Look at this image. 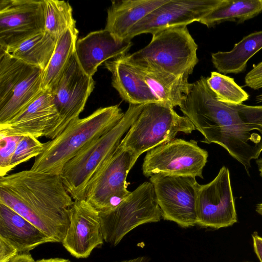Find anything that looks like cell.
<instances>
[{
	"instance_id": "cell-1",
	"label": "cell",
	"mask_w": 262,
	"mask_h": 262,
	"mask_svg": "<svg viewBox=\"0 0 262 262\" xmlns=\"http://www.w3.org/2000/svg\"><path fill=\"white\" fill-rule=\"evenodd\" d=\"M204 76L192 83L180 110L204 137L216 143L244 167L262 152V105H235L219 101Z\"/></svg>"
},
{
	"instance_id": "cell-2",
	"label": "cell",
	"mask_w": 262,
	"mask_h": 262,
	"mask_svg": "<svg viewBox=\"0 0 262 262\" xmlns=\"http://www.w3.org/2000/svg\"><path fill=\"white\" fill-rule=\"evenodd\" d=\"M74 200L60 175L31 169L0 177V203L27 220L54 243L69 228Z\"/></svg>"
},
{
	"instance_id": "cell-3",
	"label": "cell",
	"mask_w": 262,
	"mask_h": 262,
	"mask_svg": "<svg viewBox=\"0 0 262 262\" xmlns=\"http://www.w3.org/2000/svg\"><path fill=\"white\" fill-rule=\"evenodd\" d=\"M118 105L100 107L89 116L72 121L55 138L44 143L43 151L31 169L60 175L64 165L94 140L113 128L123 118Z\"/></svg>"
},
{
	"instance_id": "cell-4",
	"label": "cell",
	"mask_w": 262,
	"mask_h": 262,
	"mask_svg": "<svg viewBox=\"0 0 262 262\" xmlns=\"http://www.w3.org/2000/svg\"><path fill=\"white\" fill-rule=\"evenodd\" d=\"M144 105L129 104L123 118L113 128L84 147L64 165L60 176L74 201L84 199L89 183L119 146Z\"/></svg>"
},
{
	"instance_id": "cell-5",
	"label": "cell",
	"mask_w": 262,
	"mask_h": 262,
	"mask_svg": "<svg viewBox=\"0 0 262 262\" xmlns=\"http://www.w3.org/2000/svg\"><path fill=\"white\" fill-rule=\"evenodd\" d=\"M150 42L132 53L122 56L131 64L149 67L176 75L189 76L199 62L198 45L187 26L164 30L152 34Z\"/></svg>"
},
{
	"instance_id": "cell-6",
	"label": "cell",
	"mask_w": 262,
	"mask_h": 262,
	"mask_svg": "<svg viewBox=\"0 0 262 262\" xmlns=\"http://www.w3.org/2000/svg\"><path fill=\"white\" fill-rule=\"evenodd\" d=\"M195 128L190 120L173 108L159 103L145 104L120 145L138 159L145 151L169 141L180 133L191 134Z\"/></svg>"
},
{
	"instance_id": "cell-7",
	"label": "cell",
	"mask_w": 262,
	"mask_h": 262,
	"mask_svg": "<svg viewBox=\"0 0 262 262\" xmlns=\"http://www.w3.org/2000/svg\"><path fill=\"white\" fill-rule=\"evenodd\" d=\"M103 240L115 246L137 227L162 217L151 183L140 184L113 209L99 212Z\"/></svg>"
},
{
	"instance_id": "cell-8",
	"label": "cell",
	"mask_w": 262,
	"mask_h": 262,
	"mask_svg": "<svg viewBox=\"0 0 262 262\" xmlns=\"http://www.w3.org/2000/svg\"><path fill=\"white\" fill-rule=\"evenodd\" d=\"M208 157L196 141L174 138L147 151L142 172L146 177L160 174L203 179Z\"/></svg>"
},
{
	"instance_id": "cell-9",
	"label": "cell",
	"mask_w": 262,
	"mask_h": 262,
	"mask_svg": "<svg viewBox=\"0 0 262 262\" xmlns=\"http://www.w3.org/2000/svg\"><path fill=\"white\" fill-rule=\"evenodd\" d=\"M137 159L119 144L89 183L84 200L99 212L118 205L131 193L126 178Z\"/></svg>"
},
{
	"instance_id": "cell-10",
	"label": "cell",
	"mask_w": 262,
	"mask_h": 262,
	"mask_svg": "<svg viewBox=\"0 0 262 262\" xmlns=\"http://www.w3.org/2000/svg\"><path fill=\"white\" fill-rule=\"evenodd\" d=\"M149 181L164 220L185 228L197 225L196 198L199 184L195 178L155 174Z\"/></svg>"
},
{
	"instance_id": "cell-11",
	"label": "cell",
	"mask_w": 262,
	"mask_h": 262,
	"mask_svg": "<svg viewBox=\"0 0 262 262\" xmlns=\"http://www.w3.org/2000/svg\"><path fill=\"white\" fill-rule=\"evenodd\" d=\"M94 88L93 77L84 72L75 52L49 89L60 119L53 139L79 118Z\"/></svg>"
},
{
	"instance_id": "cell-12",
	"label": "cell",
	"mask_w": 262,
	"mask_h": 262,
	"mask_svg": "<svg viewBox=\"0 0 262 262\" xmlns=\"http://www.w3.org/2000/svg\"><path fill=\"white\" fill-rule=\"evenodd\" d=\"M197 225L218 229L237 222L229 169L222 166L215 178L199 184L196 198Z\"/></svg>"
},
{
	"instance_id": "cell-13",
	"label": "cell",
	"mask_w": 262,
	"mask_h": 262,
	"mask_svg": "<svg viewBox=\"0 0 262 262\" xmlns=\"http://www.w3.org/2000/svg\"><path fill=\"white\" fill-rule=\"evenodd\" d=\"M43 0L0 1V50L8 52L45 31Z\"/></svg>"
},
{
	"instance_id": "cell-14",
	"label": "cell",
	"mask_w": 262,
	"mask_h": 262,
	"mask_svg": "<svg viewBox=\"0 0 262 262\" xmlns=\"http://www.w3.org/2000/svg\"><path fill=\"white\" fill-rule=\"evenodd\" d=\"M222 0H168L135 25L127 40L136 36L169 28L187 26L200 20L216 7Z\"/></svg>"
},
{
	"instance_id": "cell-15",
	"label": "cell",
	"mask_w": 262,
	"mask_h": 262,
	"mask_svg": "<svg viewBox=\"0 0 262 262\" xmlns=\"http://www.w3.org/2000/svg\"><path fill=\"white\" fill-rule=\"evenodd\" d=\"M60 116L49 90H42L20 113L0 124V136H31L51 140L60 123Z\"/></svg>"
},
{
	"instance_id": "cell-16",
	"label": "cell",
	"mask_w": 262,
	"mask_h": 262,
	"mask_svg": "<svg viewBox=\"0 0 262 262\" xmlns=\"http://www.w3.org/2000/svg\"><path fill=\"white\" fill-rule=\"evenodd\" d=\"M70 219L61 243L73 256L87 258L95 248L103 244L99 212L85 200H75L70 209Z\"/></svg>"
},
{
	"instance_id": "cell-17",
	"label": "cell",
	"mask_w": 262,
	"mask_h": 262,
	"mask_svg": "<svg viewBox=\"0 0 262 262\" xmlns=\"http://www.w3.org/2000/svg\"><path fill=\"white\" fill-rule=\"evenodd\" d=\"M132 45L130 40H116L104 29L77 39L75 52L84 72L93 77L102 63L128 54Z\"/></svg>"
},
{
	"instance_id": "cell-18",
	"label": "cell",
	"mask_w": 262,
	"mask_h": 262,
	"mask_svg": "<svg viewBox=\"0 0 262 262\" xmlns=\"http://www.w3.org/2000/svg\"><path fill=\"white\" fill-rule=\"evenodd\" d=\"M0 238L18 254L29 253L38 246L54 241L14 210L0 203Z\"/></svg>"
},
{
	"instance_id": "cell-19",
	"label": "cell",
	"mask_w": 262,
	"mask_h": 262,
	"mask_svg": "<svg viewBox=\"0 0 262 262\" xmlns=\"http://www.w3.org/2000/svg\"><path fill=\"white\" fill-rule=\"evenodd\" d=\"M168 0H122L112 1L107 9L104 29L119 41L127 40L131 29Z\"/></svg>"
},
{
	"instance_id": "cell-20",
	"label": "cell",
	"mask_w": 262,
	"mask_h": 262,
	"mask_svg": "<svg viewBox=\"0 0 262 262\" xmlns=\"http://www.w3.org/2000/svg\"><path fill=\"white\" fill-rule=\"evenodd\" d=\"M127 63L143 78L161 104L172 108L179 106L190 91L192 83L188 81L189 76L176 75L155 68Z\"/></svg>"
},
{
	"instance_id": "cell-21",
	"label": "cell",
	"mask_w": 262,
	"mask_h": 262,
	"mask_svg": "<svg viewBox=\"0 0 262 262\" xmlns=\"http://www.w3.org/2000/svg\"><path fill=\"white\" fill-rule=\"evenodd\" d=\"M104 66L112 74V86L129 104L160 103L143 78L121 56L106 61Z\"/></svg>"
},
{
	"instance_id": "cell-22",
	"label": "cell",
	"mask_w": 262,
	"mask_h": 262,
	"mask_svg": "<svg viewBox=\"0 0 262 262\" xmlns=\"http://www.w3.org/2000/svg\"><path fill=\"white\" fill-rule=\"evenodd\" d=\"M43 70L34 67L0 101V124L5 123L24 110L42 90Z\"/></svg>"
},
{
	"instance_id": "cell-23",
	"label": "cell",
	"mask_w": 262,
	"mask_h": 262,
	"mask_svg": "<svg viewBox=\"0 0 262 262\" xmlns=\"http://www.w3.org/2000/svg\"><path fill=\"white\" fill-rule=\"evenodd\" d=\"M262 49V30L245 36L228 52L211 54V61L219 73L239 74L245 71L248 60Z\"/></svg>"
},
{
	"instance_id": "cell-24",
	"label": "cell",
	"mask_w": 262,
	"mask_h": 262,
	"mask_svg": "<svg viewBox=\"0 0 262 262\" xmlns=\"http://www.w3.org/2000/svg\"><path fill=\"white\" fill-rule=\"evenodd\" d=\"M262 12V0H222L200 23L208 28L226 21L244 23Z\"/></svg>"
},
{
	"instance_id": "cell-25",
	"label": "cell",
	"mask_w": 262,
	"mask_h": 262,
	"mask_svg": "<svg viewBox=\"0 0 262 262\" xmlns=\"http://www.w3.org/2000/svg\"><path fill=\"white\" fill-rule=\"evenodd\" d=\"M57 39L43 31L6 52L29 65L44 71L54 53Z\"/></svg>"
},
{
	"instance_id": "cell-26",
	"label": "cell",
	"mask_w": 262,
	"mask_h": 262,
	"mask_svg": "<svg viewBox=\"0 0 262 262\" xmlns=\"http://www.w3.org/2000/svg\"><path fill=\"white\" fill-rule=\"evenodd\" d=\"M78 34V30L74 28L68 30L58 38L49 63L43 72V90L51 88L75 53Z\"/></svg>"
},
{
	"instance_id": "cell-27",
	"label": "cell",
	"mask_w": 262,
	"mask_h": 262,
	"mask_svg": "<svg viewBox=\"0 0 262 262\" xmlns=\"http://www.w3.org/2000/svg\"><path fill=\"white\" fill-rule=\"evenodd\" d=\"M45 31L58 38L70 29L76 28L73 9L68 2L43 0Z\"/></svg>"
},
{
	"instance_id": "cell-28",
	"label": "cell",
	"mask_w": 262,
	"mask_h": 262,
	"mask_svg": "<svg viewBox=\"0 0 262 262\" xmlns=\"http://www.w3.org/2000/svg\"><path fill=\"white\" fill-rule=\"evenodd\" d=\"M207 83L217 99L223 102L238 105L247 101L248 94L239 86L234 79L217 72H212L207 77Z\"/></svg>"
},
{
	"instance_id": "cell-29",
	"label": "cell",
	"mask_w": 262,
	"mask_h": 262,
	"mask_svg": "<svg viewBox=\"0 0 262 262\" xmlns=\"http://www.w3.org/2000/svg\"><path fill=\"white\" fill-rule=\"evenodd\" d=\"M44 148V143L40 142L37 138L31 136H21L12 158L9 171L20 164L36 158L41 154Z\"/></svg>"
},
{
	"instance_id": "cell-30",
	"label": "cell",
	"mask_w": 262,
	"mask_h": 262,
	"mask_svg": "<svg viewBox=\"0 0 262 262\" xmlns=\"http://www.w3.org/2000/svg\"><path fill=\"white\" fill-rule=\"evenodd\" d=\"M21 136H0V177L10 171V164Z\"/></svg>"
},
{
	"instance_id": "cell-31",
	"label": "cell",
	"mask_w": 262,
	"mask_h": 262,
	"mask_svg": "<svg viewBox=\"0 0 262 262\" xmlns=\"http://www.w3.org/2000/svg\"><path fill=\"white\" fill-rule=\"evenodd\" d=\"M245 83L247 86L255 90L262 89V61L246 74Z\"/></svg>"
},
{
	"instance_id": "cell-32",
	"label": "cell",
	"mask_w": 262,
	"mask_h": 262,
	"mask_svg": "<svg viewBox=\"0 0 262 262\" xmlns=\"http://www.w3.org/2000/svg\"><path fill=\"white\" fill-rule=\"evenodd\" d=\"M17 254L18 252L11 245L0 238V262H8Z\"/></svg>"
},
{
	"instance_id": "cell-33",
	"label": "cell",
	"mask_w": 262,
	"mask_h": 262,
	"mask_svg": "<svg viewBox=\"0 0 262 262\" xmlns=\"http://www.w3.org/2000/svg\"><path fill=\"white\" fill-rule=\"evenodd\" d=\"M252 237L254 252L260 262H262V237L259 236L257 232H254L252 234Z\"/></svg>"
},
{
	"instance_id": "cell-34",
	"label": "cell",
	"mask_w": 262,
	"mask_h": 262,
	"mask_svg": "<svg viewBox=\"0 0 262 262\" xmlns=\"http://www.w3.org/2000/svg\"><path fill=\"white\" fill-rule=\"evenodd\" d=\"M8 262H35L29 253H20Z\"/></svg>"
},
{
	"instance_id": "cell-35",
	"label": "cell",
	"mask_w": 262,
	"mask_h": 262,
	"mask_svg": "<svg viewBox=\"0 0 262 262\" xmlns=\"http://www.w3.org/2000/svg\"><path fill=\"white\" fill-rule=\"evenodd\" d=\"M35 262H71L68 259L62 258H43L37 260Z\"/></svg>"
},
{
	"instance_id": "cell-36",
	"label": "cell",
	"mask_w": 262,
	"mask_h": 262,
	"mask_svg": "<svg viewBox=\"0 0 262 262\" xmlns=\"http://www.w3.org/2000/svg\"><path fill=\"white\" fill-rule=\"evenodd\" d=\"M115 262H149V260L146 257L142 256L130 259Z\"/></svg>"
},
{
	"instance_id": "cell-37",
	"label": "cell",
	"mask_w": 262,
	"mask_h": 262,
	"mask_svg": "<svg viewBox=\"0 0 262 262\" xmlns=\"http://www.w3.org/2000/svg\"><path fill=\"white\" fill-rule=\"evenodd\" d=\"M256 163L257 166L258 170L259 172V175L262 177V158L257 159L256 160Z\"/></svg>"
},
{
	"instance_id": "cell-38",
	"label": "cell",
	"mask_w": 262,
	"mask_h": 262,
	"mask_svg": "<svg viewBox=\"0 0 262 262\" xmlns=\"http://www.w3.org/2000/svg\"><path fill=\"white\" fill-rule=\"evenodd\" d=\"M256 211L262 216V203L258 204L256 206Z\"/></svg>"
},
{
	"instance_id": "cell-39",
	"label": "cell",
	"mask_w": 262,
	"mask_h": 262,
	"mask_svg": "<svg viewBox=\"0 0 262 262\" xmlns=\"http://www.w3.org/2000/svg\"><path fill=\"white\" fill-rule=\"evenodd\" d=\"M255 101L256 103L262 102V93L256 96Z\"/></svg>"
}]
</instances>
